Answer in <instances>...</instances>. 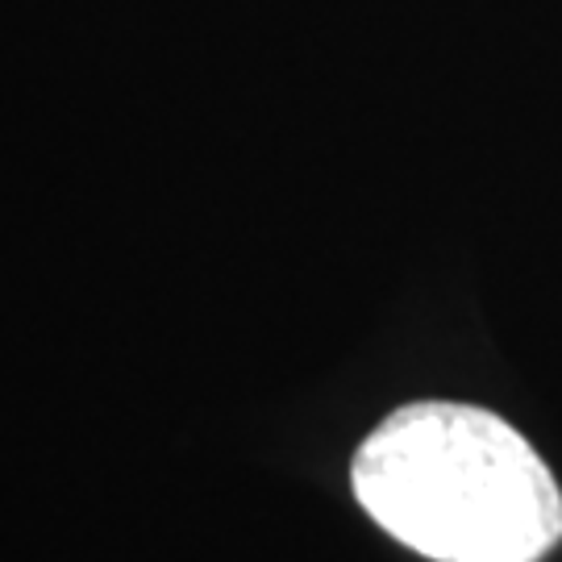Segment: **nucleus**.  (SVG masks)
<instances>
[{"label": "nucleus", "instance_id": "nucleus-1", "mask_svg": "<svg viewBox=\"0 0 562 562\" xmlns=\"http://www.w3.org/2000/svg\"><path fill=\"white\" fill-rule=\"evenodd\" d=\"M367 517L429 562H538L562 542V492L521 429L454 401L392 413L350 467Z\"/></svg>", "mask_w": 562, "mask_h": 562}]
</instances>
